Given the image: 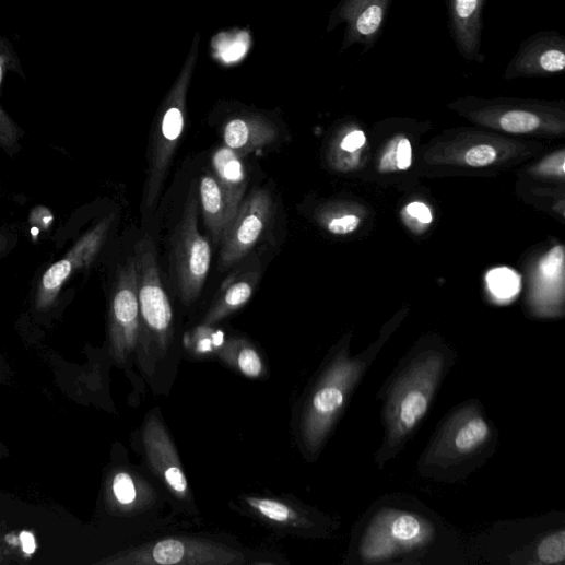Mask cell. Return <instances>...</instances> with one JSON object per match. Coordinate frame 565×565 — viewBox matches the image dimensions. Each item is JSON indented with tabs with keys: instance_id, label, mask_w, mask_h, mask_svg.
Here are the masks:
<instances>
[{
	"instance_id": "6da1fadb",
	"label": "cell",
	"mask_w": 565,
	"mask_h": 565,
	"mask_svg": "<svg viewBox=\"0 0 565 565\" xmlns=\"http://www.w3.org/2000/svg\"><path fill=\"white\" fill-rule=\"evenodd\" d=\"M461 538L421 502L390 495L374 503L358 520L348 563L420 564L459 549Z\"/></svg>"
},
{
	"instance_id": "7a4b0ae2",
	"label": "cell",
	"mask_w": 565,
	"mask_h": 565,
	"mask_svg": "<svg viewBox=\"0 0 565 565\" xmlns=\"http://www.w3.org/2000/svg\"><path fill=\"white\" fill-rule=\"evenodd\" d=\"M457 362L456 352L437 341H423L400 360L378 392L385 428L375 458L379 470L393 461L416 434Z\"/></svg>"
},
{
	"instance_id": "3957f363",
	"label": "cell",
	"mask_w": 565,
	"mask_h": 565,
	"mask_svg": "<svg viewBox=\"0 0 565 565\" xmlns=\"http://www.w3.org/2000/svg\"><path fill=\"white\" fill-rule=\"evenodd\" d=\"M499 432L479 399L449 410L419 458L422 479L443 484L468 480L496 454Z\"/></svg>"
},
{
	"instance_id": "277c9868",
	"label": "cell",
	"mask_w": 565,
	"mask_h": 565,
	"mask_svg": "<svg viewBox=\"0 0 565 565\" xmlns=\"http://www.w3.org/2000/svg\"><path fill=\"white\" fill-rule=\"evenodd\" d=\"M386 342L379 341L357 356L351 355L349 341L327 358L303 405L299 435L306 454L316 459L333 428L344 415L352 398L377 360Z\"/></svg>"
},
{
	"instance_id": "5b68a950",
	"label": "cell",
	"mask_w": 565,
	"mask_h": 565,
	"mask_svg": "<svg viewBox=\"0 0 565 565\" xmlns=\"http://www.w3.org/2000/svg\"><path fill=\"white\" fill-rule=\"evenodd\" d=\"M521 521L498 522L489 533L505 538L504 548L484 554L491 563L563 565L565 560L564 517L556 514Z\"/></svg>"
},
{
	"instance_id": "8992f818",
	"label": "cell",
	"mask_w": 565,
	"mask_h": 565,
	"mask_svg": "<svg viewBox=\"0 0 565 565\" xmlns=\"http://www.w3.org/2000/svg\"><path fill=\"white\" fill-rule=\"evenodd\" d=\"M172 257L180 296L191 304L199 297L211 264L210 245L198 231V199L193 189L175 232Z\"/></svg>"
},
{
	"instance_id": "52a82bcc",
	"label": "cell",
	"mask_w": 565,
	"mask_h": 565,
	"mask_svg": "<svg viewBox=\"0 0 565 565\" xmlns=\"http://www.w3.org/2000/svg\"><path fill=\"white\" fill-rule=\"evenodd\" d=\"M134 260L141 321L157 345L166 351L173 334L174 313L162 283L156 249L151 239H143L137 245Z\"/></svg>"
},
{
	"instance_id": "ba28073f",
	"label": "cell",
	"mask_w": 565,
	"mask_h": 565,
	"mask_svg": "<svg viewBox=\"0 0 565 565\" xmlns=\"http://www.w3.org/2000/svg\"><path fill=\"white\" fill-rule=\"evenodd\" d=\"M128 562L142 565H233L246 563V560L242 552L220 543L169 538L132 552Z\"/></svg>"
},
{
	"instance_id": "9c48e42d",
	"label": "cell",
	"mask_w": 565,
	"mask_h": 565,
	"mask_svg": "<svg viewBox=\"0 0 565 565\" xmlns=\"http://www.w3.org/2000/svg\"><path fill=\"white\" fill-rule=\"evenodd\" d=\"M273 215V199L264 189H255L242 203L222 238L221 268L227 269L246 258L266 234Z\"/></svg>"
},
{
	"instance_id": "30bf717a",
	"label": "cell",
	"mask_w": 565,
	"mask_h": 565,
	"mask_svg": "<svg viewBox=\"0 0 565 565\" xmlns=\"http://www.w3.org/2000/svg\"><path fill=\"white\" fill-rule=\"evenodd\" d=\"M115 215L101 220L83 235L67 256L52 264L43 275L36 294V306L47 309L54 305L62 287L79 269L89 268L98 256L107 238Z\"/></svg>"
},
{
	"instance_id": "8fae6325",
	"label": "cell",
	"mask_w": 565,
	"mask_h": 565,
	"mask_svg": "<svg viewBox=\"0 0 565 565\" xmlns=\"http://www.w3.org/2000/svg\"><path fill=\"white\" fill-rule=\"evenodd\" d=\"M110 316L115 346L120 355H127L136 349L141 327L134 257L119 268L115 289H113Z\"/></svg>"
},
{
	"instance_id": "7c38bea8",
	"label": "cell",
	"mask_w": 565,
	"mask_h": 565,
	"mask_svg": "<svg viewBox=\"0 0 565 565\" xmlns=\"http://www.w3.org/2000/svg\"><path fill=\"white\" fill-rule=\"evenodd\" d=\"M565 69V38L541 32L525 40L504 73L505 80L560 74Z\"/></svg>"
},
{
	"instance_id": "4fadbf2b",
	"label": "cell",
	"mask_w": 565,
	"mask_h": 565,
	"mask_svg": "<svg viewBox=\"0 0 565 565\" xmlns=\"http://www.w3.org/2000/svg\"><path fill=\"white\" fill-rule=\"evenodd\" d=\"M391 0H343L336 10L333 24L346 25L344 48L361 45L374 48L382 33Z\"/></svg>"
},
{
	"instance_id": "5bb4252c",
	"label": "cell",
	"mask_w": 565,
	"mask_h": 565,
	"mask_svg": "<svg viewBox=\"0 0 565 565\" xmlns=\"http://www.w3.org/2000/svg\"><path fill=\"white\" fill-rule=\"evenodd\" d=\"M144 445L149 462L170 492L179 499L189 496L188 482L177 450L161 420L152 415L144 428Z\"/></svg>"
},
{
	"instance_id": "9a60e30c",
	"label": "cell",
	"mask_w": 565,
	"mask_h": 565,
	"mask_svg": "<svg viewBox=\"0 0 565 565\" xmlns=\"http://www.w3.org/2000/svg\"><path fill=\"white\" fill-rule=\"evenodd\" d=\"M487 0H447L449 31L468 61L482 62L483 13Z\"/></svg>"
},
{
	"instance_id": "2e32d148",
	"label": "cell",
	"mask_w": 565,
	"mask_h": 565,
	"mask_svg": "<svg viewBox=\"0 0 565 565\" xmlns=\"http://www.w3.org/2000/svg\"><path fill=\"white\" fill-rule=\"evenodd\" d=\"M243 158L227 146L217 149L212 155L214 177L227 199L233 220L244 202L248 187V175Z\"/></svg>"
},
{
	"instance_id": "e0dca14e",
	"label": "cell",
	"mask_w": 565,
	"mask_h": 565,
	"mask_svg": "<svg viewBox=\"0 0 565 565\" xmlns=\"http://www.w3.org/2000/svg\"><path fill=\"white\" fill-rule=\"evenodd\" d=\"M276 140V128L261 118L235 119L223 130L224 146L243 157L273 144Z\"/></svg>"
},
{
	"instance_id": "ac0fdd59",
	"label": "cell",
	"mask_w": 565,
	"mask_h": 565,
	"mask_svg": "<svg viewBox=\"0 0 565 565\" xmlns=\"http://www.w3.org/2000/svg\"><path fill=\"white\" fill-rule=\"evenodd\" d=\"M248 503L268 520L305 529L318 537L328 535L334 528V522L326 516L301 511L278 501L248 498Z\"/></svg>"
},
{
	"instance_id": "d6986e66",
	"label": "cell",
	"mask_w": 565,
	"mask_h": 565,
	"mask_svg": "<svg viewBox=\"0 0 565 565\" xmlns=\"http://www.w3.org/2000/svg\"><path fill=\"white\" fill-rule=\"evenodd\" d=\"M260 275L249 272L224 285L203 318L202 326L211 327L243 308L254 296Z\"/></svg>"
},
{
	"instance_id": "ffe728a7",
	"label": "cell",
	"mask_w": 565,
	"mask_h": 565,
	"mask_svg": "<svg viewBox=\"0 0 565 565\" xmlns=\"http://www.w3.org/2000/svg\"><path fill=\"white\" fill-rule=\"evenodd\" d=\"M199 195L205 228L215 244H221L224 233L227 232L233 219L216 179L212 175H204L200 179Z\"/></svg>"
},
{
	"instance_id": "44dd1931",
	"label": "cell",
	"mask_w": 565,
	"mask_h": 565,
	"mask_svg": "<svg viewBox=\"0 0 565 565\" xmlns=\"http://www.w3.org/2000/svg\"><path fill=\"white\" fill-rule=\"evenodd\" d=\"M481 111L496 115L498 127L511 134H527L538 131L543 125V118L540 115V109L523 106H489L480 109Z\"/></svg>"
},
{
	"instance_id": "7402d4cb",
	"label": "cell",
	"mask_w": 565,
	"mask_h": 565,
	"mask_svg": "<svg viewBox=\"0 0 565 565\" xmlns=\"http://www.w3.org/2000/svg\"><path fill=\"white\" fill-rule=\"evenodd\" d=\"M223 356L249 378H259L263 373V363L258 352L244 339H232L225 345Z\"/></svg>"
},
{
	"instance_id": "603a6c76",
	"label": "cell",
	"mask_w": 565,
	"mask_h": 565,
	"mask_svg": "<svg viewBox=\"0 0 565 565\" xmlns=\"http://www.w3.org/2000/svg\"><path fill=\"white\" fill-rule=\"evenodd\" d=\"M13 63V55L5 45H0V86H2L5 73ZM20 140V130L12 121L8 113L0 106V146L12 150Z\"/></svg>"
},
{
	"instance_id": "cb8c5ba5",
	"label": "cell",
	"mask_w": 565,
	"mask_h": 565,
	"mask_svg": "<svg viewBox=\"0 0 565 565\" xmlns=\"http://www.w3.org/2000/svg\"><path fill=\"white\" fill-rule=\"evenodd\" d=\"M219 58L225 63H234L240 61L250 47V37L248 34L225 35L217 38L214 45Z\"/></svg>"
},
{
	"instance_id": "d4e9b609",
	"label": "cell",
	"mask_w": 565,
	"mask_h": 565,
	"mask_svg": "<svg viewBox=\"0 0 565 565\" xmlns=\"http://www.w3.org/2000/svg\"><path fill=\"white\" fill-rule=\"evenodd\" d=\"M412 165V146L407 138L392 141L385 154L380 168L382 172L407 170Z\"/></svg>"
},
{
	"instance_id": "484cf974",
	"label": "cell",
	"mask_w": 565,
	"mask_h": 565,
	"mask_svg": "<svg viewBox=\"0 0 565 565\" xmlns=\"http://www.w3.org/2000/svg\"><path fill=\"white\" fill-rule=\"evenodd\" d=\"M487 282L496 297L510 298L520 290L519 276L509 269H497L490 272Z\"/></svg>"
},
{
	"instance_id": "4316f807",
	"label": "cell",
	"mask_w": 565,
	"mask_h": 565,
	"mask_svg": "<svg viewBox=\"0 0 565 565\" xmlns=\"http://www.w3.org/2000/svg\"><path fill=\"white\" fill-rule=\"evenodd\" d=\"M325 216L326 229L336 236H345L355 233L361 225V219L355 214Z\"/></svg>"
},
{
	"instance_id": "83f0119b",
	"label": "cell",
	"mask_w": 565,
	"mask_h": 565,
	"mask_svg": "<svg viewBox=\"0 0 565 565\" xmlns=\"http://www.w3.org/2000/svg\"><path fill=\"white\" fill-rule=\"evenodd\" d=\"M113 492L123 505L133 504L138 496L136 484L127 473H120L116 476L115 482H113Z\"/></svg>"
},
{
	"instance_id": "f1b7e54d",
	"label": "cell",
	"mask_w": 565,
	"mask_h": 565,
	"mask_svg": "<svg viewBox=\"0 0 565 565\" xmlns=\"http://www.w3.org/2000/svg\"><path fill=\"white\" fill-rule=\"evenodd\" d=\"M564 269L563 247H556L546 255L540 264V272L546 280H555Z\"/></svg>"
},
{
	"instance_id": "f546056e",
	"label": "cell",
	"mask_w": 565,
	"mask_h": 565,
	"mask_svg": "<svg viewBox=\"0 0 565 565\" xmlns=\"http://www.w3.org/2000/svg\"><path fill=\"white\" fill-rule=\"evenodd\" d=\"M497 152L493 146L479 145L472 148L466 155V162L472 167H486L495 163Z\"/></svg>"
},
{
	"instance_id": "4dcf8cb0",
	"label": "cell",
	"mask_w": 565,
	"mask_h": 565,
	"mask_svg": "<svg viewBox=\"0 0 565 565\" xmlns=\"http://www.w3.org/2000/svg\"><path fill=\"white\" fill-rule=\"evenodd\" d=\"M54 221L52 213L45 207H37L31 214V222L37 229L47 231Z\"/></svg>"
},
{
	"instance_id": "1f68e13d",
	"label": "cell",
	"mask_w": 565,
	"mask_h": 565,
	"mask_svg": "<svg viewBox=\"0 0 565 565\" xmlns=\"http://www.w3.org/2000/svg\"><path fill=\"white\" fill-rule=\"evenodd\" d=\"M366 143V136L363 131H353L348 134L341 142V150L348 153H354L361 150Z\"/></svg>"
},
{
	"instance_id": "d6a6232c",
	"label": "cell",
	"mask_w": 565,
	"mask_h": 565,
	"mask_svg": "<svg viewBox=\"0 0 565 565\" xmlns=\"http://www.w3.org/2000/svg\"><path fill=\"white\" fill-rule=\"evenodd\" d=\"M408 213L417 219L420 222L424 224H428L433 220V215L431 210L422 202H412L407 207Z\"/></svg>"
},
{
	"instance_id": "836d02e7",
	"label": "cell",
	"mask_w": 565,
	"mask_h": 565,
	"mask_svg": "<svg viewBox=\"0 0 565 565\" xmlns=\"http://www.w3.org/2000/svg\"><path fill=\"white\" fill-rule=\"evenodd\" d=\"M21 540L23 543V549L26 553L32 554L36 550L35 538L31 532L24 531L21 534Z\"/></svg>"
},
{
	"instance_id": "e575fe53",
	"label": "cell",
	"mask_w": 565,
	"mask_h": 565,
	"mask_svg": "<svg viewBox=\"0 0 565 565\" xmlns=\"http://www.w3.org/2000/svg\"><path fill=\"white\" fill-rule=\"evenodd\" d=\"M8 247V239L5 235L0 232V252H3Z\"/></svg>"
}]
</instances>
